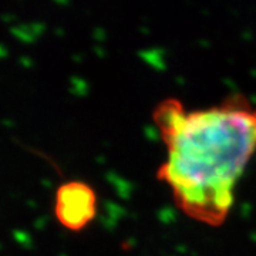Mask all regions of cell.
Here are the masks:
<instances>
[{"label": "cell", "instance_id": "cell-1", "mask_svg": "<svg viewBox=\"0 0 256 256\" xmlns=\"http://www.w3.org/2000/svg\"><path fill=\"white\" fill-rule=\"evenodd\" d=\"M152 118L165 146L156 178L185 216L220 226L256 154V106L240 94L198 110L170 98L156 106Z\"/></svg>", "mask_w": 256, "mask_h": 256}, {"label": "cell", "instance_id": "cell-2", "mask_svg": "<svg viewBox=\"0 0 256 256\" xmlns=\"http://www.w3.org/2000/svg\"><path fill=\"white\" fill-rule=\"evenodd\" d=\"M53 215L62 228L80 232L97 216V194L82 181L60 184L53 198Z\"/></svg>", "mask_w": 256, "mask_h": 256}, {"label": "cell", "instance_id": "cell-3", "mask_svg": "<svg viewBox=\"0 0 256 256\" xmlns=\"http://www.w3.org/2000/svg\"><path fill=\"white\" fill-rule=\"evenodd\" d=\"M2 20H3V22H12V20H13V18H12V16H9V14H4V16H2Z\"/></svg>", "mask_w": 256, "mask_h": 256}, {"label": "cell", "instance_id": "cell-4", "mask_svg": "<svg viewBox=\"0 0 256 256\" xmlns=\"http://www.w3.org/2000/svg\"><path fill=\"white\" fill-rule=\"evenodd\" d=\"M0 54H4V50H3V47L0 46Z\"/></svg>", "mask_w": 256, "mask_h": 256}]
</instances>
